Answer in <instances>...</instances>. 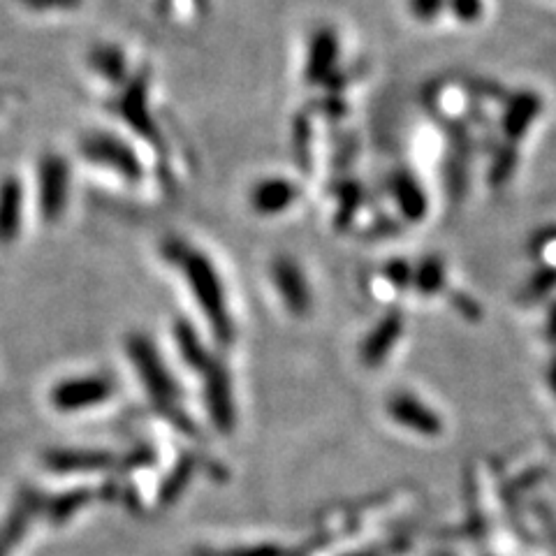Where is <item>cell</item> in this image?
Listing matches in <instances>:
<instances>
[{"label": "cell", "instance_id": "24", "mask_svg": "<svg viewBox=\"0 0 556 556\" xmlns=\"http://www.w3.org/2000/svg\"><path fill=\"white\" fill-rule=\"evenodd\" d=\"M466 86L473 95H482V98H487V100L503 98V89H499L494 82H487V79H468Z\"/></svg>", "mask_w": 556, "mask_h": 556}, {"label": "cell", "instance_id": "2", "mask_svg": "<svg viewBox=\"0 0 556 556\" xmlns=\"http://www.w3.org/2000/svg\"><path fill=\"white\" fill-rule=\"evenodd\" d=\"M109 109L119 119L126 121L139 137H144L146 142L160 144L158 126L149 112V72H137L126 84V89H123L119 98L109 102Z\"/></svg>", "mask_w": 556, "mask_h": 556}, {"label": "cell", "instance_id": "17", "mask_svg": "<svg viewBox=\"0 0 556 556\" xmlns=\"http://www.w3.org/2000/svg\"><path fill=\"white\" fill-rule=\"evenodd\" d=\"M292 144H295V160L304 172H311V144H313V130L311 121L306 114L295 116V130H292Z\"/></svg>", "mask_w": 556, "mask_h": 556}, {"label": "cell", "instance_id": "8", "mask_svg": "<svg viewBox=\"0 0 556 556\" xmlns=\"http://www.w3.org/2000/svg\"><path fill=\"white\" fill-rule=\"evenodd\" d=\"M543 112V98L533 91L515 93L506 102V112L501 119V130L510 144H515L529 133L531 123Z\"/></svg>", "mask_w": 556, "mask_h": 556}, {"label": "cell", "instance_id": "5", "mask_svg": "<svg viewBox=\"0 0 556 556\" xmlns=\"http://www.w3.org/2000/svg\"><path fill=\"white\" fill-rule=\"evenodd\" d=\"M128 350L133 353L139 376H142L146 387H149L151 397L156 399L158 404L172 408L174 401H177V385L172 383L170 373L165 371L163 364H160L151 343L142 339V336H133L128 343Z\"/></svg>", "mask_w": 556, "mask_h": 556}, {"label": "cell", "instance_id": "1", "mask_svg": "<svg viewBox=\"0 0 556 556\" xmlns=\"http://www.w3.org/2000/svg\"><path fill=\"white\" fill-rule=\"evenodd\" d=\"M163 251L165 258L184 272L197 304L207 313L218 339L230 341L232 323L228 316V304H225V288L221 283V276H218L214 265H211V260L188 244H181V241H167Z\"/></svg>", "mask_w": 556, "mask_h": 556}, {"label": "cell", "instance_id": "7", "mask_svg": "<svg viewBox=\"0 0 556 556\" xmlns=\"http://www.w3.org/2000/svg\"><path fill=\"white\" fill-rule=\"evenodd\" d=\"M336 58H339V38H336V31L329 26L318 28L309 42V58H306L304 68L306 84L325 86L327 79L336 72Z\"/></svg>", "mask_w": 556, "mask_h": 556}, {"label": "cell", "instance_id": "23", "mask_svg": "<svg viewBox=\"0 0 556 556\" xmlns=\"http://www.w3.org/2000/svg\"><path fill=\"white\" fill-rule=\"evenodd\" d=\"M313 107H318L320 114H325V116H329V119H334V121L343 119V116H346V109H348L346 102H343L339 95H327V98L318 100Z\"/></svg>", "mask_w": 556, "mask_h": 556}, {"label": "cell", "instance_id": "14", "mask_svg": "<svg viewBox=\"0 0 556 556\" xmlns=\"http://www.w3.org/2000/svg\"><path fill=\"white\" fill-rule=\"evenodd\" d=\"M209 373V406H211V415H214L216 424L221 429H230L232 424V401H230V387L228 380L218 369H214L209 364L207 367Z\"/></svg>", "mask_w": 556, "mask_h": 556}, {"label": "cell", "instance_id": "20", "mask_svg": "<svg viewBox=\"0 0 556 556\" xmlns=\"http://www.w3.org/2000/svg\"><path fill=\"white\" fill-rule=\"evenodd\" d=\"M417 288H420L422 292H434L441 288V283H443V267H441V262H438L436 258H429V260H424L420 269H417Z\"/></svg>", "mask_w": 556, "mask_h": 556}, {"label": "cell", "instance_id": "27", "mask_svg": "<svg viewBox=\"0 0 556 556\" xmlns=\"http://www.w3.org/2000/svg\"><path fill=\"white\" fill-rule=\"evenodd\" d=\"M552 241H556V228L540 232V248H543L545 244H552Z\"/></svg>", "mask_w": 556, "mask_h": 556}, {"label": "cell", "instance_id": "15", "mask_svg": "<svg viewBox=\"0 0 556 556\" xmlns=\"http://www.w3.org/2000/svg\"><path fill=\"white\" fill-rule=\"evenodd\" d=\"M492 160V170H489V184L494 188L506 186L512 174H515L517 165H519V153L515 149V144H503L496 149Z\"/></svg>", "mask_w": 556, "mask_h": 556}, {"label": "cell", "instance_id": "10", "mask_svg": "<svg viewBox=\"0 0 556 556\" xmlns=\"http://www.w3.org/2000/svg\"><path fill=\"white\" fill-rule=\"evenodd\" d=\"M297 197H299V188L292 184L290 179L269 177V179L258 181V184L253 186L251 207H253V211H258V214L272 216V214H281V211L292 207Z\"/></svg>", "mask_w": 556, "mask_h": 556}, {"label": "cell", "instance_id": "22", "mask_svg": "<svg viewBox=\"0 0 556 556\" xmlns=\"http://www.w3.org/2000/svg\"><path fill=\"white\" fill-rule=\"evenodd\" d=\"M408 5H411L413 17L420 21H434L443 7L448 5V0H411Z\"/></svg>", "mask_w": 556, "mask_h": 556}, {"label": "cell", "instance_id": "26", "mask_svg": "<svg viewBox=\"0 0 556 556\" xmlns=\"http://www.w3.org/2000/svg\"><path fill=\"white\" fill-rule=\"evenodd\" d=\"M387 276H390L397 285H406L411 281V269H408V265H404V262H392V265L387 267Z\"/></svg>", "mask_w": 556, "mask_h": 556}, {"label": "cell", "instance_id": "13", "mask_svg": "<svg viewBox=\"0 0 556 556\" xmlns=\"http://www.w3.org/2000/svg\"><path fill=\"white\" fill-rule=\"evenodd\" d=\"M91 68L109 84H123L128 75L126 54L116 45H100L91 51L89 56Z\"/></svg>", "mask_w": 556, "mask_h": 556}, {"label": "cell", "instance_id": "6", "mask_svg": "<svg viewBox=\"0 0 556 556\" xmlns=\"http://www.w3.org/2000/svg\"><path fill=\"white\" fill-rule=\"evenodd\" d=\"M112 394V383L102 376H86V378H70L63 380L61 385L51 392V404L58 411H84V408L100 404Z\"/></svg>", "mask_w": 556, "mask_h": 556}, {"label": "cell", "instance_id": "9", "mask_svg": "<svg viewBox=\"0 0 556 556\" xmlns=\"http://www.w3.org/2000/svg\"><path fill=\"white\" fill-rule=\"evenodd\" d=\"M272 278L278 292L283 295V302L288 304L292 313H306L311 306V292L304 281L302 269L290 258H276L272 265Z\"/></svg>", "mask_w": 556, "mask_h": 556}, {"label": "cell", "instance_id": "19", "mask_svg": "<svg viewBox=\"0 0 556 556\" xmlns=\"http://www.w3.org/2000/svg\"><path fill=\"white\" fill-rule=\"evenodd\" d=\"M466 163L468 158L464 156H455V158H448L445 160V167H443V179H445V186H448V193L452 200H459L466 193Z\"/></svg>", "mask_w": 556, "mask_h": 556}, {"label": "cell", "instance_id": "18", "mask_svg": "<svg viewBox=\"0 0 556 556\" xmlns=\"http://www.w3.org/2000/svg\"><path fill=\"white\" fill-rule=\"evenodd\" d=\"M49 462L58 471H91V468L109 466L107 457L89 455V452H54Z\"/></svg>", "mask_w": 556, "mask_h": 556}, {"label": "cell", "instance_id": "12", "mask_svg": "<svg viewBox=\"0 0 556 556\" xmlns=\"http://www.w3.org/2000/svg\"><path fill=\"white\" fill-rule=\"evenodd\" d=\"M24 216V188L21 181L7 177L0 184V244H10L21 230Z\"/></svg>", "mask_w": 556, "mask_h": 556}, {"label": "cell", "instance_id": "21", "mask_svg": "<svg viewBox=\"0 0 556 556\" xmlns=\"http://www.w3.org/2000/svg\"><path fill=\"white\" fill-rule=\"evenodd\" d=\"M448 7L459 21H466V24L478 21L482 10H485L482 0H448Z\"/></svg>", "mask_w": 556, "mask_h": 556}, {"label": "cell", "instance_id": "4", "mask_svg": "<svg viewBox=\"0 0 556 556\" xmlns=\"http://www.w3.org/2000/svg\"><path fill=\"white\" fill-rule=\"evenodd\" d=\"M40 184V214L45 221H56L68 207L70 167L61 156H45L38 167Z\"/></svg>", "mask_w": 556, "mask_h": 556}, {"label": "cell", "instance_id": "25", "mask_svg": "<svg viewBox=\"0 0 556 556\" xmlns=\"http://www.w3.org/2000/svg\"><path fill=\"white\" fill-rule=\"evenodd\" d=\"M21 3L31 7V10L47 12V10H72V7H77L82 0H21Z\"/></svg>", "mask_w": 556, "mask_h": 556}, {"label": "cell", "instance_id": "11", "mask_svg": "<svg viewBox=\"0 0 556 556\" xmlns=\"http://www.w3.org/2000/svg\"><path fill=\"white\" fill-rule=\"evenodd\" d=\"M390 193L394 195V200H397L401 214L411 218V221H422L424 214H427L429 209L427 193H424L420 181H417L411 172L406 170L392 172Z\"/></svg>", "mask_w": 556, "mask_h": 556}, {"label": "cell", "instance_id": "16", "mask_svg": "<svg viewBox=\"0 0 556 556\" xmlns=\"http://www.w3.org/2000/svg\"><path fill=\"white\" fill-rule=\"evenodd\" d=\"M336 197H339V214H336V225L339 228H346L348 221H353V216L357 214L362 204V186L357 181H341L339 186L334 188Z\"/></svg>", "mask_w": 556, "mask_h": 556}, {"label": "cell", "instance_id": "3", "mask_svg": "<svg viewBox=\"0 0 556 556\" xmlns=\"http://www.w3.org/2000/svg\"><path fill=\"white\" fill-rule=\"evenodd\" d=\"M79 149H82L86 160L107 167V170H114L116 174H121L123 179L128 181L142 179L144 174L142 160H139L137 153L130 149L121 137L109 133H89L86 137H82Z\"/></svg>", "mask_w": 556, "mask_h": 556}]
</instances>
